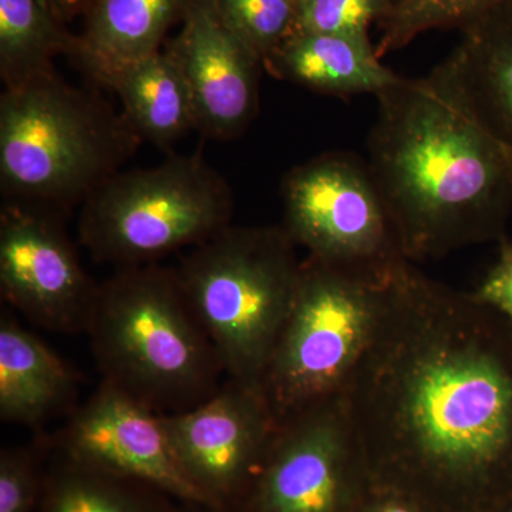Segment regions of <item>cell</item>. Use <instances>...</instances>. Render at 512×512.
<instances>
[{
    "instance_id": "obj_12",
    "label": "cell",
    "mask_w": 512,
    "mask_h": 512,
    "mask_svg": "<svg viewBox=\"0 0 512 512\" xmlns=\"http://www.w3.org/2000/svg\"><path fill=\"white\" fill-rule=\"evenodd\" d=\"M47 444L53 456L156 485L181 503H204L175 457L163 414L109 383L101 382Z\"/></svg>"
},
{
    "instance_id": "obj_17",
    "label": "cell",
    "mask_w": 512,
    "mask_h": 512,
    "mask_svg": "<svg viewBox=\"0 0 512 512\" xmlns=\"http://www.w3.org/2000/svg\"><path fill=\"white\" fill-rule=\"evenodd\" d=\"M447 57L481 119L512 153V0L461 26Z\"/></svg>"
},
{
    "instance_id": "obj_8",
    "label": "cell",
    "mask_w": 512,
    "mask_h": 512,
    "mask_svg": "<svg viewBox=\"0 0 512 512\" xmlns=\"http://www.w3.org/2000/svg\"><path fill=\"white\" fill-rule=\"evenodd\" d=\"M281 197L282 228L309 258L379 275L406 259L372 171L355 153L328 151L296 165Z\"/></svg>"
},
{
    "instance_id": "obj_2",
    "label": "cell",
    "mask_w": 512,
    "mask_h": 512,
    "mask_svg": "<svg viewBox=\"0 0 512 512\" xmlns=\"http://www.w3.org/2000/svg\"><path fill=\"white\" fill-rule=\"evenodd\" d=\"M367 165L404 258L507 238L512 153L468 99L450 60L377 94Z\"/></svg>"
},
{
    "instance_id": "obj_27",
    "label": "cell",
    "mask_w": 512,
    "mask_h": 512,
    "mask_svg": "<svg viewBox=\"0 0 512 512\" xmlns=\"http://www.w3.org/2000/svg\"><path fill=\"white\" fill-rule=\"evenodd\" d=\"M49 2L52 3L57 15L67 22L77 16H86L96 0H49Z\"/></svg>"
},
{
    "instance_id": "obj_14",
    "label": "cell",
    "mask_w": 512,
    "mask_h": 512,
    "mask_svg": "<svg viewBox=\"0 0 512 512\" xmlns=\"http://www.w3.org/2000/svg\"><path fill=\"white\" fill-rule=\"evenodd\" d=\"M194 0H96L84 16L70 57L107 87L130 64L161 50L168 30L183 23Z\"/></svg>"
},
{
    "instance_id": "obj_29",
    "label": "cell",
    "mask_w": 512,
    "mask_h": 512,
    "mask_svg": "<svg viewBox=\"0 0 512 512\" xmlns=\"http://www.w3.org/2000/svg\"><path fill=\"white\" fill-rule=\"evenodd\" d=\"M505 512H512V505H511V507H510V508H508V510H507V511H505Z\"/></svg>"
},
{
    "instance_id": "obj_18",
    "label": "cell",
    "mask_w": 512,
    "mask_h": 512,
    "mask_svg": "<svg viewBox=\"0 0 512 512\" xmlns=\"http://www.w3.org/2000/svg\"><path fill=\"white\" fill-rule=\"evenodd\" d=\"M107 87L120 97L123 114L141 140L157 147L173 146L197 126L190 87L167 49L130 64Z\"/></svg>"
},
{
    "instance_id": "obj_1",
    "label": "cell",
    "mask_w": 512,
    "mask_h": 512,
    "mask_svg": "<svg viewBox=\"0 0 512 512\" xmlns=\"http://www.w3.org/2000/svg\"><path fill=\"white\" fill-rule=\"evenodd\" d=\"M373 485L426 512L512 505V323L399 262L343 396Z\"/></svg>"
},
{
    "instance_id": "obj_7",
    "label": "cell",
    "mask_w": 512,
    "mask_h": 512,
    "mask_svg": "<svg viewBox=\"0 0 512 512\" xmlns=\"http://www.w3.org/2000/svg\"><path fill=\"white\" fill-rule=\"evenodd\" d=\"M234 194L200 154L119 171L84 200L79 241L97 264H156L231 225Z\"/></svg>"
},
{
    "instance_id": "obj_9",
    "label": "cell",
    "mask_w": 512,
    "mask_h": 512,
    "mask_svg": "<svg viewBox=\"0 0 512 512\" xmlns=\"http://www.w3.org/2000/svg\"><path fill=\"white\" fill-rule=\"evenodd\" d=\"M372 487L343 399L281 424L238 512H356Z\"/></svg>"
},
{
    "instance_id": "obj_22",
    "label": "cell",
    "mask_w": 512,
    "mask_h": 512,
    "mask_svg": "<svg viewBox=\"0 0 512 512\" xmlns=\"http://www.w3.org/2000/svg\"><path fill=\"white\" fill-rule=\"evenodd\" d=\"M229 32L265 64L296 33L298 0H211Z\"/></svg>"
},
{
    "instance_id": "obj_6",
    "label": "cell",
    "mask_w": 512,
    "mask_h": 512,
    "mask_svg": "<svg viewBox=\"0 0 512 512\" xmlns=\"http://www.w3.org/2000/svg\"><path fill=\"white\" fill-rule=\"evenodd\" d=\"M386 274L306 258L261 390L278 426L343 399L382 309Z\"/></svg>"
},
{
    "instance_id": "obj_21",
    "label": "cell",
    "mask_w": 512,
    "mask_h": 512,
    "mask_svg": "<svg viewBox=\"0 0 512 512\" xmlns=\"http://www.w3.org/2000/svg\"><path fill=\"white\" fill-rule=\"evenodd\" d=\"M507 0H396L379 22L376 52L383 57L434 29L457 28Z\"/></svg>"
},
{
    "instance_id": "obj_25",
    "label": "cell",
    "mask_w": 512,
    "mask_h": 512,
    "mask_svg": "<svg viewBox=\"0 0 512 512\" xmlns=\"http://www.w3.org/2000/svg\"><path fill=\"white\" fill-rule=\"evenodd\" d=\"M500 254L493 268L484 276L473 293L474 298L512 323V242H498Z\"/></svg>"
},
{
    "instance_id": "obj_28",
    "label": "cell",
    "mask_w": 512,
    "mask_h": 512,
    "mask_svg": "<svg viewBox=\"0 0 512 512\" xmlns=\"http://www.w3.org/2000/svg\"><path fill=\"white\" fill-rule=\"evenodd\" d=\"M178 512H228L204 503H181Z\"/></svg>"
},
{
    "instance_id": "obj_10",
    "label": "cell",
    "mask_w": 512,
    "mask_h": 512,
    "mask_svg": "<svg viewBox=\"0 0 512 512\" xmlns=\"http://www.w3.org/2000/svg\"><path fill=\"white\" fill-rule=\"evenodd\" d=\"M185 477L205 504L238 512L261 474L278 424L258 387L225 379L187 412L163 414Z\"/></svg>"
},
{
    "instance_id": "obj_15",
    "label": "cell",
    "mask_w": 512,
    "mask_h": 512,
    "mask_svg": "<svg viewBox=\"0 0 512 512\" xmlns=\"http://www.w3.org/2000/svg\"><path fill=\"white\" fill-rule=\"evenodd\" d=\"M264 67L278 79L333 97L377 96L400 77L380 62L369 36L296 32Z\"/></svg>"
},
{
    "instance_id": "obj_5",
    "label": "cell",
    "mask_w": 512,
    "mask_h": 512,
    "mask_svg": "<svg viewBox=\"0 0 512 512\" xmlns=\"http://www.w3.org/2000/svg\"><path fill=\"white\" fill-rule=\"evenodd\" d=\"M295 248L282 225H229L175 268L227 379L261 389L301 275Z\"/></svg>"
},
{
    "instance_id": "obj_26",
    "label": "cell",
    "mask_w": 512,
    "mask_h": 512,
    "mask_svg": "<svg viewBox=\"0 0 512 512\" xmlns=\"http://www.w3.org/2000/svg\"><path fill=\"white\" fill-rule=\"evenodd\" d=\"M356 512H426L409 498L372 484Z\"/></svg>"
},
{
    "instance_id": "obj_13",
    "label": "cell",
    "mask_w": 512,
    "mask_h": 512,
    "mask_svg": "<svg viewBox=\"0 0 512 512\" xmlns=\"http://www.w3.org/2000/svg\"><path fill=\"white\" fill-rule=\"evenodd\" d=\"M165 49L183 70L202 136L234 140L247 131L259 109L264 67L215 12L211 0H194L181 30Z\"/></svg>"
},
{
    "instance_id": "obj_16",
    "label": "cell",
    "mask_w": 512,
    "mask_h": 512,
    "mask_svg": "<svg viewBox=\"0 0 512 512\" xmlns=\"http://www.w3.org/2000/svg\"><path fill=\"white\" fill-rule=\"evenodd\" d=\"M72 367L10 313L0 319V419L36 427L76 400Z\"/></svg>"
},
{
    "instance_id": "obj_3",
    "label": "cell",
    "mask_w": 512,
    "mask_h": 512,
    "mask_svg": "<svg viewBox=\"0 0 512 512\" xmlns=\"http://www.w3.org/2000/svg\"><path fill=\"white\" fill-rule=\"evenodd\" d=\"M103 380L160 414L187 412L225 380L175 268L116 269L86 330ZM227 377V376H225Z\"/></svg>"
},
{
    "instance_id": "obj_4",
    "label": "cell",
    "mask_w": 512,
    "mask_h": 512,
    "mask_svg": "<svg viewBox=\"0 0 512 512\" xmlns=\"http://www.w3.org/2000/svg\"><path fill=\"white\" fill-rule=\"evenodd\" d=\"M141 137L124 114L56 72L0 96V185L6 201L62 212L119 173Z\"/></svg>"
},
{
    "instance_id": "obj_11",
    "label": "cell",
    "mask_w": 512,
    "mask_h": 512,
    "mask_svg": "<svg viewBox=\"0 0 512 512\" xmlns=\"http://www.w3.org/2000/svg\"><path fill=\"white\" fill-rule=\"evenodd\" d=\"M62 212L6 201L0 212V293L49 332H86L100 284L80 264Z\"/></svg>"
},
{
    "instance_id": "obj_24",
    "label": "cell",
    "mask_w": 512,
    "mask_h": 512,
    "mask_svg": "<svg viewBox=\"0 0 512 512\" xmlns=\"http://www.w3.org/2000/svg\"><path fill=\"white\" fill-rule=\"evenodd\" d=\"M396 0H298L296 32L369 36Z\"/></svg>"
},
{
    "instance_id": "obj_20",
    "label": "cell",
    "mask_w": 512,
    "mask_h": 512,
    "mask_svg": "<svg viewBox=\"0 0 512 512\" xmlns=\"http://www.w3.org/2000/svg\"><path fill=\"white\" fill-rule=\"evenodd\" d=\"M74 40L49 0H0V77L5 89L55 72L53 62L72 55Z\"/></svg>"
},
{
    "instance_id": "obj_23",
    "label": "cell",
    "mask_w": 512,
    "mask_h": 512,
    "mask_svg": "<svg viewBox=\"0 0 512 512\" xmlns=\"http://www.w3.org/2000/svg\"><path fill=\"white\" fill-rule=\"evenodd\" d=\"M47 439L0 453V512H36L50 463Z\"/></svg>"
},
{
    "instance_id": "obj_19",
    "label": "cell",
    "mask_w": 512,
    "mask_h": 512,
    "mask_svg": "<svg viewBox=\"0 0 512 512\" xmlns=\"http://www.w3.org/2000/svg\"><path fill=\"white\" fill-rule=\"evenodd\" d=\"M180 505L181 501L156 485L103 473L52 454L36 512H178Z\"/></svg>"
}]
</instances>
